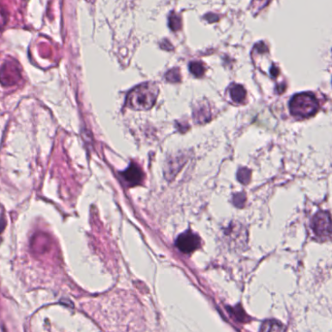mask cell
<instances>
[{
	"mask_svg": "<svg viewBox=\"0 0 332 332\" xmlns=\"http://www.w3.org/2000/svg\"><path fill=\"white\" fill-rule=\"evenodd\" d=\"M159 94V88L151 83H145L130 91L126 105L133 110H148L154 106Z\"/></svg>",
	"mask_w": 332,
	"mask_h": 332,
	"instance_id": "cell-1",
	"label": "cell"
},
{
	"mask_svg": "<svg viewBox=\"0 0 332 332\" xmlns=\"http://www.w3.org/2000/svg\"><path fill=\"white\" fill-rule=\"evenodd\" d=\"M320 108L319 101L311 92H302L292 96L290 101V111L292 116L307 119L314 116Z\"/></svg>",
	"mask_w": 332,
	"mask_h": 332,
	"instance_id": "cell-2",
	"label": "cell"
},
{
	"mask_svg": "<svg viewBox=\"0 0 332 332\" xmlns=\"http://www.w3.org/2000/svg\"><path fill=\"white\" fill-rule=\"evenodd\" d=\"M314 234L321 240H326L332 235V220L327 212H318L311 221Z\"/></svg>",
	"mask_w": 332,
	"mask_h": 332,
	"instance_id": "cell-3",
	"label": "cell"
},
{
	"mask_svg": "<svg viewBox=\"0 0 332 332\" xmlns=\"http://www.w3.org/2000/svg\"><path fill=\"white\" fill-rule=\"evenodd\" d=\"M199 245H200L199 237L196 234L190 232L181 234L176 241L177 248L185 253L194 252L199 247Z\"/></svg>",
	"mask_w": 332,
	"mask_h": 332,
	"instance_id": "cell-4",
	"label": "cell"
},
{
	"mask_svg": "<svg viewBox=\"0 0 332 332\" xmlns=\"http://www.w3.org/2000/svg\"><path fill=\"white\" fill-rule=\"evenodd\" d=\"M121 175L130 186L139 185L143 179V173H142L141 169L134 163L131 164V166Z\"/></svg>",
	"mask_w": 332,
	"mask_h": 332,
	"instance_id": "cell-5",
	"label": "cell"
},
{
	"mask_svg": "<svg viewBox=\"0 0 332 332\" xmlns=\"http://www.w3.org/2000/svg\"><path fill=\"white\" fill-rule=\"evenodd\" d=\"M284 326L281 322L277 321H266L262 324L261 332H283Z\"/></svg>",
	"mask_w": 332,
	"mask_h": 332,
	"instance_id": "cell-6",
	"label": "cell"
},
{
	"mask_svg": "<svg viewBox=\"0 0 332 332\" xmlns=\"http://www.w3.org/2000/svg\"><path fill=\"white\" fill-rule=\"evenodd\" d=\"M231 95L234 102L241 103L246 97V91L240 85H235L231 89Z\"/></svg>",
	"mask_w": 332,
	"mask_h": 332,
	"instance_id": "cell-7",
	"label": "cell"
},
{
	"mask_svg": "<svg viewBox=\"0 0 332 332\" xmlns=\"http://www.w3.org/2000/svg\"><path fill=\"white\" fill-rule=\"evenodd\" d=\"M190 70L196 77H202L204 74V66L201 62H191L190 64Z\"/></svg>",
	"mask_w": 332,
	"mask_h": 332,
	"instance_id": "cell-8",
	"label": "cell"
},
{
	"mask_svg": "<svg viewBox=\"0 0 332 332\" xmlns=\"http://www.w3.org/2000/svg\"><path fill=\"white\" fill-rule=\"evenodd\" d=\"M237 178H238V180L240 183L247 185V184H249V182L251 180V171L248 168H241L238 171Z\"/></svg>",
	"mask_w": 332,
	"mask_h": 332,
	"instance_id": "cell-9",
	"label": "cell"
},
{
	"mask_svg": "<svg viewBox=\"0 0 332 332\" xmlns=\"http://www.w3.org/2000/svg\"><path fill=\"white\" fill-rule=\"evenodd\" d=\"M169 27L173 31H178L181 29V19L176 14H172L169 18Z\"/></svg>",
	"mask_w": 332,
	"mask_h": 332,
	"instance_id": "cell-10",
	"label": "cell"
},
{
	"mask_svg": "<svg viewBox=\"0 0 332 332\" xmlns=\"http://www.w3.org/2000/svg\"><path fill=\"white\" fill-rule=\"evenodd\" d=\"M165 78L172 83H177L181 80V76H180V73L178 69H172V70L168 71L165 75Z\"/></svg>",
	"mask_w": 332,
	"mask_h": 332,
	"instance_id": "cell-11",
	"label": "cell"
},
{
	"mask_svg": "<svg viewBox=\"0 0 332 332\" xmlns=\"http://www.w3.org/2000/svg\"><path fill=\"white\" fill-rule=\"evenodd\" d=\"M245 201H246V196H245L244 193H238V194L234 195L233 203H234L235 206L243 207L244 204H245Z\"/></svg>",
	"mask_w": 332,
	"mask_h": 332,
	"instance_id": "cell-12",
	"label": "cell"
},
{
	"mask_svg": "<svg viewBox=\"0 0 332 332\" xmlns=\"http://www.w3.org/2000/svg\"><path fill=\"white\" fill-rule=\"evenodd\" d=\"M259 1H266V2H268L269 0H259Z\"/></svg>",
	"mask_w": 332,
	"mask_h": 332,
	"instance_id": "cell-13",
	"label": "cell"
},
{
	"mask_svg": "<svg viewBox=\"0 0 332 332\" xmlns=\"http://www.w3.org/2000/svg\"><path fill=\"white\" fill-rule=\"evenodd\" d=\"M1 232H2V231L0 229V233H1ZM0 242H1V236H0Z\"/></svg>",
	"mask_w": 332,
	"mask_h": 332,
	"instance_id": "cell-14",
	"label": "cell"
}]
</instances>
